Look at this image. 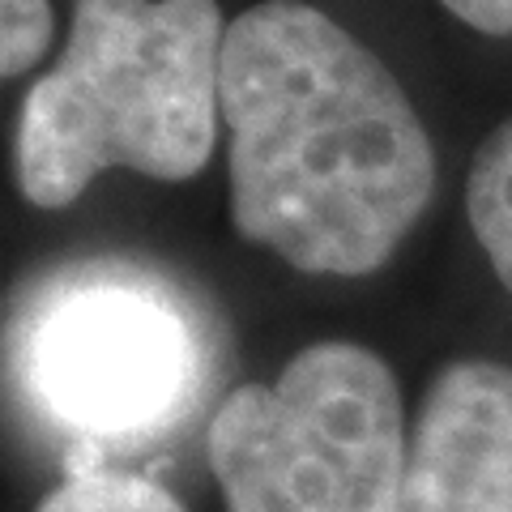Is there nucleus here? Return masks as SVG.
<instances>
[{
  "label": "nucleus",
  "mask_w": 512,
  "mask_h": 512,
  "mask_svg": "<svg viewBox=\"0 0 512 512\" xmlns=\"http://www.w3.org/2000/svg\"><path fill=\"white\" fill-rule=\"evenodd\" d=\"M35 512H184V504L141 474L82 470L47 491Z\"/></svg>",
  "instance_id": "nucleus-7"
},
{
  "label": "nucleus",
  "mask_w": 512,
  "mask_h": 512,
  "mask_svg": "<svg viewBox=\"0 0 512 512\" xmlns=\"http://www.w3.org/2000/svg\"><path fill=\"white\" fill-rule=\"evenodd\" d=\"M457 22L487 39H512V0H440Z\"/></svg>",
  "instance_id": "nucleus-9"
},
{
  "label": "nucleus",
  "mask_w": 512,
  "mask_h": 512,
  "mask_svg": "<svg viewBox=\"0 0 512 512\" xmlns=\"http://www.w3.org/2000/svg\"><path fill=\"white\" fill-rule=\"evenodd\" d=\"M56 35L52 0H0V77L30 73Z\"/></svg>",
  "instance_id": "nucleus-8"
},
{
  "label": "nucleus",
  "mask_w": 512,
  "mask_h": 512,
  "mask_svg": "<svg viewBox=\"0 0 512 512\" xmlns=\"http://www.w3.org/2000/svg\"><path fill=\"white\" fill-rule=\"evenodd\" d=\"M410 431L393 367L359 342H312L274 384H239L210 423L227 512H393Z\"/></svg>",
  "instance_id": "nucleus-3"
},
{
  "label": "nucleus",
  "mask_w": 512,
  "mask_h": 512,
  "mask_svg": "<svg viewBox=\"0 0 512 512\" xmlns=\"http://www.w3.org/2000/svg\"><path fill=\"white\" fill-rule=\"evenodd\" d=\"M393 512H512V367L457 359L431 380Z\"/></svg>",
  "instance_id": "nucleus-5"
},
{
  "label": "nucleus",
  "mask_w": 512,
  "mask_h": 512,
  "mask_svg": "<svg viewBox=\"0 0 512 512\" xmlns=\"http://www.w3.org/2000/svg\"><path fill=\"white\" fill-rule=\"evenodd\" d=\"M43 419L82 440H146L188 410L201 342L188 303L137 265H77L30 299L13 359Z\"/></svg>",
  "instance_id": "nucleus-4"
},
{
  "label": "nucleus",
  "mask_w": 512,
  "mask_h": 512,
  "mask_svg": "<svg viewBox=\"0 0 512 512\" xmlns=\"http://www.w3.org/2000/svg\"><path fill=\"white\" fill-rule=\"evenodd\" d=\"M466 214L491 274L512 295V116L495 124L474 150L466 180Z\"/></svg>",
  "instance_id": "nucleus-6"
},
{
  "label": "nucleus",
  "mask_w": 512,
  "mask_h": 512,
  "mask_svg": "<svg viewBox=\"0 0 512 512\" xmlns=\"http://www.w3.org/2000/svg\"><path fill=\"white\" fill-rule=\"evenodd\" d=\"M231 222L299 274L367 278L436 197L402 82L308 0H261L222 39Z\"/></svg>",
  "instance_id": "nucleus-1"
},
{
  "label": "nucleus",
  "mask_w": 512,
  "mask_h": 512,
  "mask_svg": "<svg viewBox=\"0 0 512 512\" xmlns=\"http://www.w3.org/2000/svg\"><path fill=\"white\" fill-rule=\"evenodd\" d=\"M222 39L218 0H73L69 39L18 111V192L64 210L103 171L201 175L222 124Z\"/></svg>",
  "instance_id": "nucleus-2"
}]
</instances>
